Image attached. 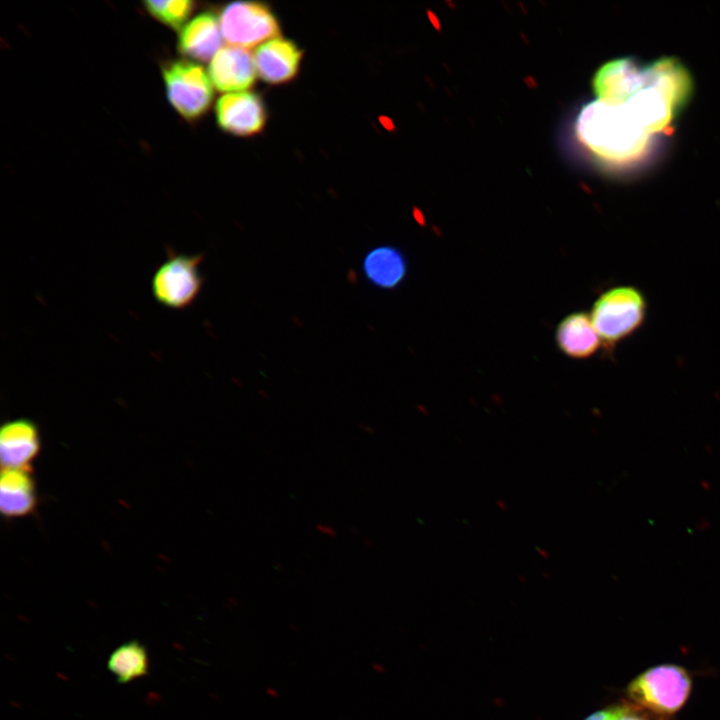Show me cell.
Segmentation results:
<instances>
[{"label": "cell", "instance_id": "7c38bea8", "mask_svg": "<svg viewBox=\"0 0 720 720\" xmlns=\"http://www.w3.org/2000/svg\"><path fill=\"white\" fill-rule=\"evenodd\" d=\"M223 36L219 20L210 12L193 18L181 31L179 51L200 61L211 60L222 48Z\"/></svg>", "mask_w": 720, "mask_h": 720}, {"label": "cell", "instance_id": "6da1fadb", "mask_svg": "<svg viewBox=\"0 0 720 720\" xmlns=\"http://www.w3.org/2000/svg\"><path fill=\"white\" fill-rule=\"evenodd\" d=\"M579 149L607 168L631 166L650 152L656 135L627 101L607 103L595 99L581 106L572 123Z\"/></svg>", "mask_w": 720, "mask_h": 720}, {"label": "cell", "instance_id": "2e32d148", "mask_svg": "<svg viewBox=\"0 0 720 720\" xmlns=\"http://www.w3.org/2000/svg\"><path fill=\"white\" fill-rule=\"evenodd\" d=\"M144 5L153 17L174 29L183 25L193 9V2L188 0L146 1Z\"/></svg>", "mask_w": 720, "mask_h": 720}, {"label": "cell", "instance_id": "5b68a950", "mask_svg": "<svg viewBox=\"0 0 720 720\" xmlns=\"http://www.w3.org/2000/svg\"><path fill=\"white\" fill-rule=\"evenodd\" d=\"M223 39L231 46L249 49L278 37L279 24L271 10L258 2H233L219 16Z\"/></svg>", "mask_w": 720, "mask_h": 720}, {"label": "cell", "instance_id": "8992f818", "mask_svg": "<svg viewBox=\"0 0 720 720\" xmlns=\"http://www.w3.org/2000/svg\"><path fill=\"white\" fill-rule=\"evenodd\" d=\"M167 97L175 110L192 120L201 116L213 98V84L202 66L175 61L163 70Z\"/></svg>", "mask_w": 720, "mask_h": 720}, {"label": "cell", "instance_id": "30bf717a", "mask_svg": "<svg viewBox=\"0 0 720 720\" xmlns=\"http://www.w3.org/2000/svg\"><path fill=\"white\" fill-rule=\"evenodd\" d=\"M253 57L257 75L268 83L279 84L295 77L302 52L294 42L276 37L258 46Z\"/></svg>", "mask_w": 720, "mask_h": 720}, {"label": "cell", "instance_id": "277c9868", "mask_svg": "<svg viewBox=\"0 0 720 720\" xmlns=\"http://www.w3.org/2000/svg\"><path fill=\"white\" fill-rule=\"evenodd\" d=\"M691 678L677 665L664 664L639 674L629 684L630 699L646 709L660 714H673L687 701Z\"/></svg>", "mask_w": 720, "mask_h": 720}, {"label": "cell", "instance_id": "7a4b0ae2", "mask_svg": "<svg viewBox=\"0 0 720 720\" xmlns=\"http://www.w3.org/2000/svg\"><path fill=\"white\" fill-rule=\"evenodd\" d=\"M647 302L642 292L632 286L605 291L595 301L591 320L606 348L614 347L636 332L643 324Z\"/></svg>", "mask_w": 720, "mask_h": 720}, {"label": "cell", "instance_id": "ba28073f", "mask_svg": "<svg viewBox=\"0 0 720 720\" xmlns=\"http://www.w3.org/2000/svg\"><path fill=\"white\" fill-rule=\"evenodd\" d=\"M217 90L234 93L250 88L257 75L253 54L245 48L222 47L211 59L208 69Z\"/></svg>", "mask_w": 720, "mask_h": 720}, {"label": "cell", "instance_id": "4fadbf2b", "mask_svg": "<svg viewBox=\"0 0 720 720\" xmlns=\"http://www.w3.org/2000/svg\"><path fill=\"white\" fill-rule=\"evenodd\" d=\"M362 271L366 280L374 287L395 289L407 276V260L398 248L379 246L365 255Z\"/></svg>", "mask_w": 720, "mask_h": 720}, {"label": "cell", "instance_id": "3957f363", "mask_svg": "<svg viewBox=\"0 0 720 720\" xmlns=\"http://www.w3.org/2000/svg\"><path fill=\"white\" fill-rule=\"evenodd\" d=\"M203 259V254L188 255L167 248L166 258L154 271L151 280L155 300L173 310L189 307L198 297L204 283L200 271Z\"/></svg>", "mask_w": 720, "mask_h": 720}, {"label": "cell", "instance_id": "52a82bcc", "mask_svg": "<svg viewBox=\"0 0 720 720\" xmlns=\"http://www.w3.org/2000/svg\"><path fill=\"white\" fill-rule=\"evenodd\" d=\"M218 125L238 136L254 135L262 130L266 111L261 98L251 92L226 93L216 103Z\"/></svg>", "mask_w": 720, "mask_h": 720}, {"label": "cell", "instance_id": "8fae6325", "mask_svg": "<svg viewBox=\"0 0 720 720\" xmlns=\"http://www.w3.org/2000/svg\"><path fill=\"white\" fill-rule=\"evenodd\" d=\"M558 349L573 359H586L597 352L602 344L591 316L585 312L567 315L555 331Z\"/></svg>", "mask_w": 720, "mask_h": 720}, {"label": "cell", "instance_id": "9c48e42d", "mask_svg": "<svg viewBox=\"0 0 720 720\" xmlns=\"http://www.w3.org/2000/svg\"><path fill=\"white\" fill-rule=\"evenodd\" d=\"M40 450L38 427L26 418L7 421L0 430V458L4 469L30 470Z\"/></svg>", "mask_w": 720, "mask_h": 720}, {"label": "cell", "instance_id": "5bb4252c", "mask_svg": "<svg viewBox=\"0 0 720 720\" xmlns=\"http://www.w3.org/2000/svg\"><path fill=\"white\" fill-rule=\"evenodd\" d=\"M29 471L3 469L0 478V510L4 516L23 517L34 511L37 497Z\"/></svg>", "mask_w": 720, "mask_h": 720}, {"label": "cell", "instance_id": "9a60e30c", "mask_svg": "<svg viewBox=\"0 0 720 720\" xmlns=\"http://www.w3.org/2000/svg\"><path fill=\"white\" fill-rule=\"evenodd\" d=\"M107 668L120 684L143 677L149 668L147 650L137 640L125 642L111 653Z\"/></svg>", "mask_w": 720, "mask_h": 720}]
</instances>
